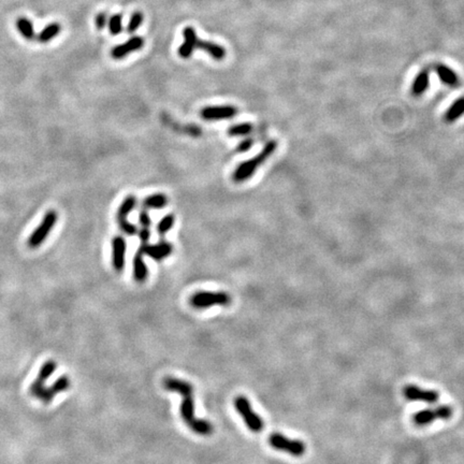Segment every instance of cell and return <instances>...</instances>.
Wrapping results in <instances>:
<instances>
[{"label": "cell", "instance_id": "f1b7e54d", "mask_svg": "<svg viewBox=\"0 0 464 464\" xmlns=\"http://www.w3.org/2000/svg\"><path fill=\"white\" fill-rule=\"evenodd\" d=\"M143 13L142 12H135L131 17H130V20H129V23H128V26H127V32L128 34H135V32L139 29V27L141 26L142 24V21H143Z\"/></svg>", "mask_w": 464, "mask_h": 464}, {"label": "cell", "instance_id": "9c48e42d", "mask_svg": "<svg viewBox=\"0 0 464 464\" xmlns=\"http://www.w3.org/2000/svg\"><path fill=\"white\" fill-rule=\"evenodd\" d=\"M70 386H71V381L69 377L67 375H62V376L58 377V379L51 386L45 388V390L42 391L38 400L45 404H49L54 400V399H55V396L58 393H61V392L68 390Z\"/></svg>", "mask_w": 464, "mask_h": 464}, {"label": "cell", "instance_id": "44dd1931", "mask_svg": "<svg viewBox=\"0 0 464 464\" xmlns=\"http://www.w3.org/2000/svg\"><path fill=\"white\" fill-rule=\"evenodd\" d=\"M462 115H464V97L457 99L449 106L444 115V121L449 124L455 123Z\"/></svg>", "mask_w": 464, "mask_h": 464}, {"label": "cell", "instance_id": "f546056e", "mask_svg": "<svg viewBox=\"0 0 464 464\" xmlns=\"http://www.w3.org/2000/svg\"><path fill=\"white\" fill-rule=\"evenodd\" d=\"M120 225V228L123 230V232L127 235H135L138 233V229L136 226L134 224H131L130 222H124L122 224H118Z\"/></svg>", "mask_w": 464, "mask_h": 464}, {"label": "cell", "instance_id": "7402d4cb", "mask_svg": "<svg viewBox=\"0 0 464 464\" xmlns=\"http://www.w3.org/2000/svg\"><path fill=\"white\" fill-rule=\"evenodd\" d=\"M61 30L62 27L59 23H56V21L55 23H51L40 31V34L37 35L36 39L40 43H48L53 39H55L60 34Z\"/></svg>", "mask_w": 464, "mask_h": 464}, {"label": "cell", "instance_id": "52a82bcc", "mask_svg": "<svg viewBox=\"0 0 464 464\" xmlns=\"http://www.w3.org/2000/svg\"><path fill=\"white\" fill-rule=\"evenodd\" d=\"M57 369V363L55 360H53V359H49L47 360L45 363H43L41 366H40V370L36 376V379L34 380V382H32L29 386V393L36 397V399H39L40 394L42 393V391L45 390V388L47 387L46 386V383L48 382V380L50 379V377L54 374V372L56 371Z\"/></svg>", "mask_w": 464, "mask_h": 464}, {"label": "cell", "instance_id": "836d02e7", "mask_svg": "<svg viewBox=\"0 0 464 464\" xmlns=\"http://www.w3.org/2000/svg\"><path fill=\"white\" fill-rule=\"evenodd\" d=\"M139 236H140V239H141L142 243L143 244H146L148 239H149V236H150V233H149V230L147 228H143L139 231Z\"/></svg>", "mask_w": 464, "mask_h": 464}, {"label": "cell", "instance_id": "e0dca14e", "mask_svg": "<svg viewBox=\"0 0 464 464\" xmlns=\"http://www.w3.org/2000/svg\"><path fill=\"white\" fill-rule=\"evenodd\" d=\"M196 49H200V50L204 51L207 54H209L213 59L217 60V61L223 60L226 57V54H227L226 53V49L224 47L217 45V43L212 42V41H204L201 39L197 40Z\"/></svg>", "mask_w": 464, "mask_h": 464}, {"label": "cell", "instance_id": "d4e9b609", "mask_svg": "<svg viewBox=\"0 0 464 464\" xmlns=\"http://www.w3.org/2000/svg\"><path fill=\"white\" fill-rule=\"evenodd\" d=\"M190 429L193 431V432L199 435H211L214 431L212 424L209 423L208 420L198 419V418L192 423V425L190 426Z\"/></svg>", "mask_w": 464, "mask_h": 464}, {"label": "cell", "instance_id": "1f68e13d", "mask_svg": "<svg viewBox=\"0 0 464 464\" xmlns=\"http://www.w3.org/2000/svg\"><path fill=\"white\" fill-rule=\"evenodd\" d=\"M139 222H140V224H141L143 228H147V229L149 228L150 224H152V220H150V217H149L147 211H142L141 213H140Z\"/></svg>", "mask_w": 464, "mask_h": 464}, {"label": "cell", "instance_id": "d6986e66", "mask_svg": "<svg viewBox=\"0 0 464 464\" xmlns=\"http://www.w3.org/2000/svg\"><path fill=\"white\" fill-rule=\"evenodd\" d=\"M143 252L139 250L134 259V276L137 282H144L147 277V267L143 259Z\"/></svg>", "mask_w": 464, "mask_h": 464}, {"label": "cell", "instance_id": "8fae6325", "mask_svg": "<svg viewBox=\"0 0 464 464\" xmlns=\"http://www.w3.org/2000/svg\"><path fill=\"white\" fill-rule=\"evenodd\" d=\"M143 47H144L143 38L140 36H134L129 40H127L125 43H123V45L116 46L111 51V56L114 59H122L129 55V54L141 50Z\"/></svg>", "mask_w": 464, "mask_h": 464}, {"label": "cell", "instance_id": "7a4b0ae2", "mask_svg": "<svg viewBox=\"0 0 464 464\" xmlns=\"http://www.w3.org/2000/svg\"><path fill=\"white\" fill-rule=\"evenodd\" d=\"M57 219H58V213L56 211H54V210L48 211L45 214V216H43L38 227L34 230V232L29 235L28 240H27L28 247L37 248L41 244L45 243L50 232L53 230L54 227H55Z\"/></svg>", "mask_w": 464, "mask_h": 464}, {"label": "cell", "instance_id": "3957f363", "mask_svg": "<svg viewBox=\"0 0 464 464\" xmlns=\"http://www.w3.org/2000/svg\"><path fill=\"white\" fill-rule=\"evenodd\" d=\"M231 303V297L225 291H200L190 298V304L195 308H208L213 305L227 306Z\"/></svg>", "mask_w": 464, "mask_h": 464}, {"label": "cell", "instance_id": "5bb4252c", "mask_svg": "<svg viewBox=\"0 0 464 464\" xmlns=\"http://www.w3.org/2000/svg\"><path fill=\"white\" fill-rule=\"evenodd\" d=\"M183 37H184V43L179 48L178 54L180 57L187 59L192 55L193 50L196 49L197 40L199 38L197 36L196 30L190 26L184 28V30H183Z\"/></svg>", "mask_w": 464, "mask_h": 464}, {"label": "cell", "instance_id": "83f0119b", "mask_svg": "<svg viewBox=\"0 0 464 464\" xmlns=\"http://www.w3.org/2000/svg\"><path fill=\"white\" fill-rule=\"evenodd\" d=\"M175 222V217L173 214H168L161 219L157 226V231L160 235H165L172 227H173Z\"/></svg>", "mask_w": 464, "mask_h": 464}, {"label": "cell", "instance_id": "8992f818", "mask_svg": "<svg viewBox=\"0 0 464 464\" xmlns=\"http://www.w3.org/2000/svg\"><path fill=\"white\" fill-rule=\"evenodd\" d=\"M454 411L449 405H440L434 408H427L417 412L413 416V422L416 426L424 427L434 423L435 420H447L449 419Z\"/></svg>", "mask_w": 464, "mask_h": 464}, {"label": "cell", "instance_id": "277c9868", "mask_svg": "<svg viewBox=\"0 0 464 464\" xmlns=\"http://www.w3.org/2000/svg\"><path fill=\"white\" fill-rule=\"evenodd\" d=\"M234 406L236 411L243 417L244 422L252 432L259 433L261 432L263 429V420L262 418L257 415L251 405V402L247 400L245 396H237L234 400Z\"/></svg>", "mask_w": 464, "mask_h": 464}, {"label": "cell", "instance_id": "4dcf8cb0", "mask_svg": "<svg viewBox=\"0 0 464 464\" xmlns=\"http://www.w3.org/2000/svg\"><path fill=\"white\" fill-rule=\"evenodd\" d=\"M107 21H109V20H107V13L106 12L99 13L95 18L96 28L98 29V30H102L106 26Z\"/></svg>", "mask_w": 464, "mask_h": 464}, {"label": "cell", "instance_id": "d6a6232c", "mask_svg": "<svg viewBox=\"0 0 464 464\" xmlns=\"http://www.w3.org/2000/svg\"><path fill=\"white\" fill-rule=\"evenodd\" d=\"M254 144V140L253 139H245L237 146V150L239 152H247L248 149H251Z\"/></svg>", "mask_w": 464, "mask_h": 464}, {"label": "cell", "instance_id": "ffe728a7", "mask_svg": "<svg viewBox=\"0 0 464 464\" xmlns=\"http://www.w3.org/2000/svg\"><path fill=\"white\" fill-rule=\"evenodd\" d=\"M15 26H16V29L19 31L20 36L24 39H26L28 41H32L36 39L37 35L35 32L34 25H32L31 20L28 19L27 17H25V16L18 17L15 21Z\"/></svg>", "mask_w": 464, "mask_h": 464}, {"label": "cell", "instance_id": "6da1fadb", "mask_svg": "<svg viewBox=\"0 0 464 464\" xmlns=\"http://www.w3.org/2000/svg\"><path fill=\"white\" fill-rule=\"evenodd\" d=\"M276 148H277V142L275 141V140H271V141H269L264 145V147L261 149V152L258 155H256L255 157H253L250 160L244 161V163L237 166V168L235 169L234 173H233L234 182L241 183V182H245L246 180L252 178L255 174L257 169L260 168L266 163V161L271 157V155L275 152Z\"/></svg>", "mask_w": 464, "mask_h": 464}, {"label": "cell", "instance_id": "cb8c5ba5", "mask_svg": "<svg viewBox=\"0 0 464 464\" xmlns=\"http://www.w3.org/2000/svg\"><path fill=\"white\" fill-rule=\"evenodd\" d=\"M168 204V198L166 195H163V193H155V195H150L146 197L143 202L142 206L145 209H163Z\"/></svg>", "mask_w": 464, "mask_h": 464}, {"label": "cell", "instance_id": "7c38bea8", "mask_svg": "<svg viewBox=\"0 0 464 464\" xmlns=\"http://www.w3.org/2000/svg\"><path fill=\"white\" fill-rule=\"evenodd\" d=\"M127 244L123 236H115L112 240V264L117 272H121L125 267Z\"/></svg>", "mask_w": 464, "mask_h": 464}, {"label": "cell", "instance_id": "2e32d148", "mask_svg": "<svg viewBox=\"0 0 464 464\" xmlns=\"http://www.w3.org/2000/svg\"><path fill=\"white\" fill-rule=\"evenodd\" d=\"M434 70L437 74L438 79L444 84L450 86V87H458L460 85V78L456 71L452 70L450 67L444 63L435 64Z\"/></svg>", "mask_w": 464, "mask_h": 464}, {"label": "cell", "instance_id": "ac0fdd59", "mask_svg": "<svg viewBox=\"0 0 464 464\" xmlns=\"http://www.w3.org/2000/svg\"><path fill=\"white\" fill-rule=\"evenodd\" d=\"M429 84H430V71L428 68H426L416 75L414 82L412 83L411 93L416 97L422 96L429 89Z\"/></svg>", "mask_w": 464, "mask_h": 464}, {"label": "cell", "instance_id": "603a6c76", "mask_svg": "<svg viewBox=\"0 0 464 464\" xmlns=\"http://www.w3.org/2000/svg\"><path fill=\"white\" fill-rule=\"evenodd\" d=\"M137 206V198L135 196H128L121 203L120 208L117 210V220L118 224L127 222V216L130 214Z\"/></svg>", "mask_w": 464, "mask_h": 464}, {"label": "cell", "instance_id": "30bf717a", "mask_svg": "<svg viewBox=\"0 0 464 464\" xmlns=\"http://www.w3.org/2000/svg\"><path fill=\"white\" fill-rule=\"evenodd\" d=\"M237 114V109L233 105L207 106L201 110V117L206 121L228 120Z\"/></svg>", "mask_w": 464, "mask_h": 464}, {"label": "cell", "instance_id": "484cf974", "mask_svg": "<svg viewBox=\"0 0 464 464\" xmlns=\"http://www.w3.org/2000/svg\"><path fill=\"white\" fill-rule=\"evenodd\" d=\"M107 24H109V30L113 36L120 35L123 30V14L117 13L112 15Z\"/></svg>", "mask_w": 464, "mask_h": 464}, {"label": "cell", "instance_id": "9a60e30c", "mask_svg": "<svg viewBox=\"0 0 464 464\" xmlns=\"http://www.w3.org/2000/svg\"><path fill=\"white\" fill-rule=\"evenodd\" d=\"M183 396V401L181 404V417L184 420V423L190 427L192 423L197 419L195 417V403H193V390L187 391L181 394Z\"/></svg>", "mask_w": 464, "mask_h": 464}, {"label": "cell", "instance_id": "4fadbf2b", "mask_svg": "<svg viewBox=\"0 0 464 464\" xmlns=\"http://www.w3.org/2000/svg\"><path fill=\"white\" fill-rule=\"evenodd\" d=\"M143 252V254L147 255L152 259L156 261L164 260L165 258L170 256L172 254V251H173V247L172 245L166 241H161L156 245H148L142 244L141 248H140Z\"/></svg>", "mask_w": 464, "mask_h": 464}, {"label": "cell", "instance_id": "4316f807", "mask_svg": "<svg viewBox=\"0 0 464 464\" xmlns=\"http://www.w3.org/2000/svg\"><path fill=\"white\" fill-rule=\"evenodd\" d=\"M253 125L248 123L237 124L228 129V135L232 137H239V136H246L253 131Z\"/></svg>", "mask_w": 464, "mask_h": 464}, {"label": "cell", "instance_id": "5b68a950", "mask_svg": "<svg viewBox=\"0 0 464 464\" xmlns=\"http://www.w3.org/2000/svg\"><path fill=\"white\" fill-rule=\"evenodd\" d=\"M269 443L274 449L287 452L294 457H301L304 455L306 446L302 440L291 439L280 433H273L269 437Z\"/></svg>", "mask_w": 464, "mask_h": 464}, {"label": "cell", "instance_id": "ba28073f", "mask_svg": "<svg viewBox=\"0 0 464 464\" xmlns=\"http://www.w3.org/2000/svg\"><path fill=\"white\" fill-rule=\"evenodd\" d=\"M403 395L408 401L424 402L428 404H434L438 401L439 393L434 390L423 389L416 385H407L403 389Z\"/></svg>", "mask_w": 464, "mask_h": 464}]
</instances>
